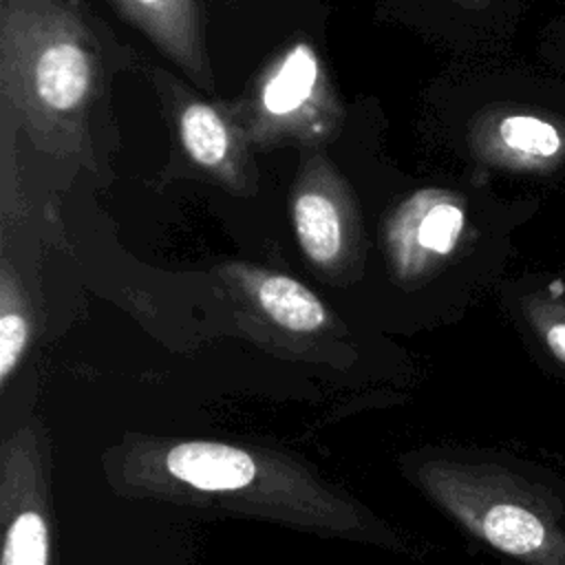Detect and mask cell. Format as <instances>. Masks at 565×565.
Returning <instances> with one entry per match:
<instances>
[{"label": "cell", "instance_id": "obj_10", "mask_svg": "<svg viewBox=\"0 0 565 565\" xmlns=\"http://www.w3.org/2000/svg\"><path fill=\"white\" fill-rule=\"evenodd\" d=\"M181 141L188 154L205 168L223 163L230 146L221 115L207 104H190L181 115Z\"/></svg>", "mask_w": 565, "mask_h": 565}, {"label": "cell", "instance_id": "obj_8", "mask_svg": "<svg viewBox=\"0 0 565 565\" xmlns=\"http://www.w3.org/2000/svg\"><path fill=\"white\" fill-rule=\"evenodd\" d=\"M294 225L300 247L313 263L329 265L338 258L342 249V221L335 203L327 194L316 190L298 194Z\"/></svg>", "mask_w": 565, "mask_h": 565}, {"label": "cell", "instance_id": "obj_5", "mask_svg": "<svg viewBox=\"0 0 565 565\" xmlns=\"http://www.w3.org/2000/svg\"><path fill=\"white\" fill-rule=\"evenodd\" d=\"M166 466L170 475L203 492H234L256 477L254 457L218 441H185L174 446Z\"/></svg>", "mask_w": 565, "mask_h": 565}, {"label": "cell", "instance_id": "obj_6", "mask_svg": "<svg viewBox=\"0 0 565 565\" xmlns=\"http://www.w3.org/2000/svg\"><path fill=\"white\" fill-rule=\"evenodd\" d=\"M510 298L534 340L565 366V274H525L510 289Z\"/></svg>", "mask_w": 565, "mask_h": 565}, {"label": "cell", "instance_id": "obj_11", "mask_svg": "<svg viewBox=\"0 0 565 565\" xmlns=\"http://www.w3.org/2000/svg\"><path fill=\"white\" fill-rule=\"evenodd\" d=\"M49 530L38 510H24L13 516L4 536L2 565H46Z\"/></svg>", "mask_w": 565, "mask_h": 565}, {"label": "cell", "instance_id": "obj_7", "mask_svg": "<svg viewBox=\"0 0 565 565\" xmlns=\"http://www.w3.org/2000/svg\"><path fill=\"white\" fill-rule=\"evenodd\" d=\"M254 294L260 309L276 324L289 331L311 333L318 331L327 320L322 302L294 278L280 274H265L256 280Z\"/></svg>", "mask_w": 565, "mask_h": 565}, {"label": "cell", "instance_id": "obj_1", "mask_svg": "<svg viewBox=\"0 0 565 565\" xmlns=\"http://www.w3.org/2000/svg\"><path fill=\"white\" fill-rule=\"evenodd\" d=\"M472 152L488 166L545 179H565V79L523 77L508 97L481 108L468 130Z\"/></svg>", "mask_w": 565, "mask_h": 565}, {"label": "cell", "instance_id": "obj_2", "mask_svg": "<svg viewBox=\"0 0 565 565\" xmlns=\"http://www.w3.org/2000/svg\"><path fill=\"white\" fill-rule=\"evenodd\" d=\"M446 492L455 514L492 547L527 565H565V532L532 494L468 472L455 475Z\"/></svg>", "mask_w": 565, "mask_h": 565}, {"label": "cell", "instance_id": "obj_13", "mask_svg": "<svg viewBox=\"0 0 565 565\" xmlns=\"http://www.w3.org/2000/svg\"><path fill=\"white\" fill-rule=\"evenodd\" d=\"M539 55L547 71L565 79V13L554 15L541 33Z\"/></svg>", "mask_w": 565, "mask_h": 565}, {"label": "cell", "instance_id": "obj_12", "mask_svg": "<svg viewBox=\"0 0 565 565\" xmlns=\"http://www.w3.org/2000/svg\"><path fill=\"white\" fill-rule=\"evenodd\" d=\"M29 340V322L18 307L9 305L7 294H2V313H0V380H9L18 366L22 351Z\"/></svg>", "mask_w": 565, "mask_h": 565}, {"label": "cell", "instance_id": "obj_4", "mask_svg": "<svg viewBox=\"0 0 565 565\" xmlns=\"http://www.w3.org/2000/svg\"><path fill=\"white\" fill-rule=\"evenodd\" d=\"M117 4L188 73L196 77L203 75L201 31L194 0H117Z\"/></svg>", "mask_w": 565, "mask_h": 565}, {"label": "cell", "instance_id": "obj_3", "mask_svg": "<svg viewBox=\"0 0 565 565\" xmlns=\"http://www.w3.org/2000/svg\"><path fill=\"white\" fill-rule=\"evenodd\" d=\"M15 75L22 108L49 121L82 110L93 88V60L68 29L49 26L35 38L15 33Z\"/></svg>", "mask_w": 565, "mask_h": 565}, {"label": "cell", "instance_id": "obj_9", "mask_svg": "<svg viewBox=\"0 0 565 565\" xmlns=\"http://www.w3.org/2000/svg\"><path fill=\"white\" fill-rule=\"evenodd\" d=\"M318 79V60L309 44H296L263 88V106L271 115L298 110L313 93Z\"/></svg>", "mask_w": 565, "mask_h": 565}]
</instances>
